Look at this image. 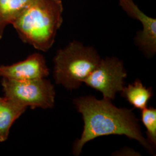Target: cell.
Segmentation results:
<instances>
[{
	"mask_svg": "<svg viewBox=\"0 0 156 156\" xmlns=\"http://www.w3.org/2000/svg\"><path fill=\"white\" fill-rule=\"evenodd\" d=\"M108 99L98 100L93 96L74 99L73 104L82 115L83 130L73 145V154H80L84 145L97 137L110 135H125L136 140L146 150L153 153L154 147L141 133L138 119L126 108H119Z\"/></svg>",
	"mask_w": 156,
	"mask_h": 156,
	"instance_id": "obj_1",
	"label": "cell"
},
{
	"mask_svg": "<svg viewBox=\"0 0 156 156\" xmlns=\"http://www.w3.org/2000/svg\"><path fill=\"white\" fill-rule=\"evenodd\" d=\"M62 0H33L11 24L23 43L46 52L63 22Z\"/></svg>",
	"mask_w": 156,
	"mask_h": 156,
	"instance_id": "obj_2",
	"label": "cell"
},
{
	"mask_svg": "<svg viewBox=\"0 0 156 156\" xmlns=\"http://www.w3.org/2000/svg\"><path fill=\"white\" fill-rule=\"evenodd\" d=\"M94 48L73 41L56 52L53 58V77L66 89H76L100 61Z\"/></svg>",
	"mask_w": 156,
	"mask_h": 156,
	"instance_id": "obj_3",
	"label": "cell"
},
{
	"mask_svg": "<svg viewBox=\"0 0 156 156\" xmlns=\"http://www.w3.org/2000/svg\"><path fill=\"white\" fill-rule=\"evenodd\" d=\"M4 97L31 109L53 108L56 92L54 86L45 78L24 81L1 79Z\"/></svg>",
	"mask_w": 156,
	"mask_h": 156,
	"instance_id": "obj_4",
	"label": "cell"
},
{
	"mask_svg": "<svg viewBox=\"0 0 156 156\" xmlns=\"http://www.w3.org/2000/svg\"><path fill=\"white\" fill-rule=\"evenodd\" d=\"M127 73L122 62L115 57L101 59L83 83L101 92L103 98L112 100L124 86Z\"/></svg>",
	"mask_w": 156,
	"mask_h": 156,
	"instance_id": "obj_5",
	"label": "cell"
},
{
	"mask_svg": "<svg viewBox=\"0 0 156 156\" xmlns=\"http://www.w3.org/2000/svg\"><path fill=\"white\" fill-rule=\"evenodd\" d=\"M119 5L127 15L141 23L142 30L136 33L135 44L147 57H151L156 53V19L148 16L142 11L134 0H118Z\"/></svg>",
	"mask_w": 156,
	"mask_h": 156,
	"instance_id": "obj_6",
	"label": "cell"
},
{
	"mask_svg": "<svg viewBox=\"0 0 156 156\" xmlns=\"http://www.w3.org/2000/svg\"><path fill=\"white\" fill-rule=\"evenodd\" d=\"M49 74L45 57L39 53L28 56L25 60L11 65L0 66V77L24 81L45 78Z\"/></svg>",
	"mask_w": 156,
	"mask_h": 156,
	"instance_id": "obj_7",
	"label": "cell"
},
{
	"mask_svg": "<svg viewBox=\"0 0 156 156\" xmlns=\"http://www.w3.org/2000/svg\"><path fill=\"white\" fill-rule=\"evenodd\" d=\"M26 109L4 96L0 97V142L8 140L12 126Z\"/></svg>",
	"mask_w": 156,
	"mask_h": 156,
	"instance_id": "obj_8",
	"label": "cell"
},
{
	"mask_svg": "<svg viewBox=\"0 0 156 156\" xmlns=\"http://www.w3.org/2000/svg\"><path fill=\"white\" fill-rule=\"evenodd\" d=\"M120 92L131 105L141 110L147 107L153 95L151 88L146 87L140 79H136L133 83L124 87Z\"/></svg>",
	"mask_w": 156,
	"mask_h": 156,
	"instance_id": "obj_9",
	"label": "cell"
},
{
	"mask_svg": "<svg viewBox=\"0 0 156 156\" xmlns=\"http://www.w3.org/2000/svg\"><path fill=\"white\" fill-rule=\"evenodd\" d=\"M33 0H0V40L5 28Z\"/></svg>",
	"mask_w": 156,
	"mask_h": 156,
	"instance_id": "obj_10",
	"label": "cell"
},
{
	"mask_svg": "<svg viewBox=\"0 0 156 156\" xmlns=\"http://www.w3.org/2000/svg\"><path fill=\"white\" fill-rule=\"evenodd\" d=\"M142 122L146 128L147 141L153 147L156 145V109L153 107L142 109Z\"/></svg>",
	"mask_w": 156,
	"mask_h": 156,
	"instance_id": "obj_11",
	"label": "cell"
}]
</instances>
